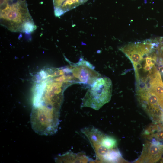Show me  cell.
I'll return each mask as SVG.
<instances>
[{
	"instance_id": "obj_1",
	"label": "cell",
	"mask_w": 163,
	"mask_h": 163,
	"mask_svg": "<svg viewBox=\"0 0 163 163\" xmlns=\"http://www.w3.org/2000/svg\"><path fill=\"white\" fill-rule=\"evenodd\" d=\"M0 24L14 32L31 33L36 28L26 0H0Z\"/></svg>"
},
{
	"instance_id": "obj_2",
	"label": "cell",
	"mask_w": 163,
	"mask_h": 163,
	"mask_svg": "<svg viewBox=\"0 0 163 163\" xmlns=\"http://www.w3.org/2000/svg\"><path fill=\"white\" fill-rule=\"evenodd\" d=\"M112 84L107 77H101L89 87L82 99L81 107L98 110L110 100Z\"/></svg>"
},
{
	"instance_id": "obj_3",
	"label": "cell",
	"mask_w": 163,
	"mask_h": 163,
	"mask_svg": "<svg viewBox=\"0 0 163 163\" xmlns=\"http://www.w3.org/2000/svg\"><path fill=\"white\" fill-rule=\"evenodd\" d=\"M81 131L89 140L97 159L102 162H107L112 153L117 149V139L94 127H85Z\"/></svg>"
},
{
	"instance_id": "obj_4",
	"label": "cell",
	"mask_w": 163,
	"mask_h": 163,
	"mask_svg": "<svg viewBox=\"0 0 163 163\" xmlns=\"http://www.w3.org/2000/svg\"><path fill=\"white\" fill-rule=\"evenodd\" d=\"M69 66L77 83L90 87L101 77L92 64L82 58L77 63L70 65Z\"/></svg>"
},
{
	"instance_id": "obj_5",
	"label": "cell",
	"mask_w": 163,
	"mask_h": 163,
	"mask_svg": "<svg viewBox=\"0 0 163 163\" xmlns=\"http://www.w3.org/2000/svg\"><path fill=\"white\" fill-rule=\"evenodd\" d=\"M163 154V144L155 140L147 141L144 145L141 155L136 161L137 163H155Z\"/></svg>"
},
{
	"instance_id": "obj_6",
	"label": "cell",
	"mask_w": 163,
	"mask_h": 163,
	"mask_svg": "<svg viewBox=\"0 0 163 163\" xmlns=\"http://www.w3.org/2000/svg\"><path fill=\"white\" fill-rule=\"evenodd\" d=\"M88 0H53L55 15L59 17Z\"/></svg>"
},
{
	"instance_id": "obj_7",
	"label": "cell",
	"mask_w": 163,
	"mask_h": 163,
	"mask_svg": "<svg viewBox=\"0 0 163 163\" xmlns=\"http://www.w3.org/2000/svg\"><path fill=\"white\" fill-rule=\"evenodd\" d=\"M145 131V135L149 139L160 142L163 141V126L161 125H152Z\"/></svg>"
},
{
	"instance_id": "obj_8",
	"label": "cell",
	"mask_w": 163,
	"mask_h": 163,
	"mask_svg": "<svg viewBox=\"0 0 163 163\" xmlns=\"http://www.w3.org/2000/svg\"><path fill=\"white\" fill-rule=\"evenodd\" d=\"M162 72H163V69L162 70Z\"/></svg>"
}]
</instances>
